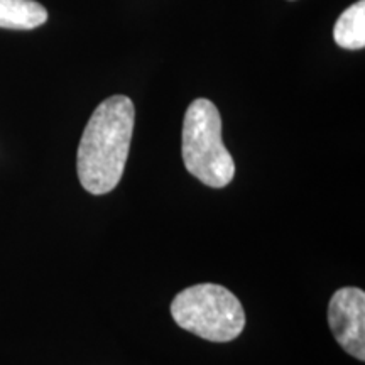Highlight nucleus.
<instances>
[{
	"mask_svg": "<svg viewBox=\"0 0 365 365\" xmlns=\"http://www.w3.org/2000/svg\"><path fill=\"white\" fill-rule=\"evenodd\" d=\"M134 120V103L125 95L103 100L91 113L76 156L80 182L88 193L107 195L120 182Z\"/></svg>",
	"mask_w": 365,
	"mask_h": 365,
	"instance_id": "nucleus-1",
	"label": "nucleus"
},
{
	"mask_svg": "<svg viewBox=\"0 0 365 365\" xmlns=\"http://www.w3.org/2000/svg\"><path fill=\"white\" fill-rule=\"evenodd\" d=\"M181 154L190 175L210 188H223L234 180L235 163L223 145L220 112L207 98H196L186 110Z\"/></svg>",
	"mask_w": 365,
	"mask_h": 365,
	"instance_id": "nucleus-2",
	"label": "nucleus"
},
{
	"mask_svg": "<svg viewBox=\"0 0 365 365\" xmlns=\"http://www.w3.org/2000/svg\"><path fill=\"white\" fill-rule=\"evenodd\" d=\"M171 314L182 330L217 344L235 340L245 327V312L237 296L212 282L178 293L171 303Z\"/></svg>",
	"mask_w": 365,
	"mask_h": 365,
	"instance_id": "nucleus-3",
	"label": "nucleus"
},
{
	"mask_svg": "<svg viewBox=\"0 0 365 365\" xmlns=\"http://www.w3.org/2000/svg\"><path fill=\"white\" fill-rule=\"evenodd\" d=\"M328 325L339 345L365 360V293L359 287H340L328 304Z\"/></svg>",
	"mask_w": 365,
	"mask_h": 365,
	"instance_id": "nucleus-4",
	"label": "nucleus"
},
{
	"mask_svg": "<svg viewBox=\"0 0 365 365\" xmlns=\"http://www.w3.org/2000/svg\"><path fill=\"white\" fill-rule=\"evenodd\" d=\"M48 21V11L34 0H0V27L36 29Z\"/></svg>",
	"mask_w": 365,
	"mask_h": 365,
	"instance_id": "nucleus-5",
	"label": "nucleus"
},
{
	"mask_svg": "<svg viewBox=\"0 0 365 365\" xmlns=\"http://www.w3.org/2000/svg\"><path fill=\"white\" fill-rule=\"evenodd\" d=\"M333 38L340 48L364 49L365 46V2L359 0L341 12L333 29Z\"/></svg>",
	"mask_w": 365,
	"mask_h": 365,
	"instance_id": "nucleus-6",
	"label": "nucleus"
}]
</instances>
